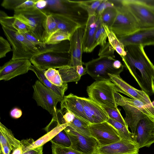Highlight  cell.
<instances>
[{"mask_svg": "<svg viewBox=\"0 0 154 154\" xmlns=\"http://www.w3.org/2000/svg\"><path fill=\"white\" fill-rule=\"evenodd\" d=\"M144 47L139 45L125 46L127 54L122 58L124 66L141 90L151 96L154 94V65L146 55Z\"/></svg>", "mask_w": 154, "mask_h": 154, "instance_id": "6da1fadb", "label": "cell"}, {"mask_svg": "<svg viewBox=\"0 0 154 154\" xmlns=\"http://www.w3.org/2000/svg\"><path fill=\"white\" fill-rule=\"evenodd\" d=\"M14 16L0 17V23L5 35L12 47V60H30L38 54V47L30 42L13 25Z\"/></svg>", "mask_w": 154, "mask_h": 154, "instance_id": "7a4b0ae2", "label": "cell"}, {"mask_svg": "<svg viewBox=\"0 0 154 154\" xmlns=\"http://www.w3.org/2000/svg\"><path fill=\"white\" fill-rule=\"evenodd\" d=\"M115 97L117 106H121L125 111V120L133 134L139 121L145 116L154 119V106L140 101L125 97L116 92Z\"/></svg>", "mask_w": 154, "mask_h": 154, "instance_id": "3957f363", "label": "cell"}, {"mask_svg": "<svg viewBox=\"0 0 154 154\" xmlns=\"http://www.w3.org/2000/svg\"><path fill=\"white\" fill-rule=\"evenodd\" d=\"M45 7L42 9L47 14H58L66 15L85 27L88 15L86 11L75 1L47 0Z\"/></svg>", "mask_w": 154, "mask_h": 154, "instance_id": "277c9868", "label": "cell"}, {"mask_svg": "<svg viewBox=\"0 0 154 154\" xmlns=\"http://www.w3.org/2000/svg\"><path fill=\"white\" fill-rule=\"evenodd\" d=\"M88 98L104 108L116 109L114 84L111 81H96L87 87Z\"/></svg>", "mask_w": 154, "mask_h": 154, "instance_id": "5b68a950", "label": "cell"}, {"mask_svg": "<svg viewBox=\"0 0 154 154\" xmlns=\"http://www.w3.org/2000/svg\"><path fill=\"white\" fill-rule=\"evenodd\" d=\"M13 16L24 22L30 28V32L42 44L47 14L36 6L24 10L14 11Z\"/></svg>", "mask_w": 154, "mask_h": 154, "instance_id": "8992f818", "label": "cell"}, {"mask_svg": "<svg viewBox=\"0 0 154 154\" xmlns=\"http://www.w3.org/2000/svg\"><path fill=\"white\" fill-rule=\"evenodd\" d=\"M116 60L112 57L102 56L83 64L85 66L87 73L96 81H111L108 74L120 75L123 70L116 68Z\"/></svg>", "mask_w": 154, "mask_h": 154, "instance_id": "52a82bcc", "label": "cell"}, {"mask_svg": "<svg viewBox=\"0 0 154 154\" xmlns=\"http://www.w3.org/2000/svg\"><path fill=\"white\" fill-rule=\"evenodd\" d=\"M117 10L116 18L110 29L117 36L131 34L140 29L133 15L119 0H113Z\"/></svg>", "mask_w": 154, "mask_h": 154, "instance_id": "ba28073f", "label": "cell"}, {"mask_svg": "<svg viewBox=\"0 0 154 154\" xmlns=\"http://www.w3.org/2000/svg\"><path fill=\"white\" fill-rule=\"evenodd\" d=\"M32 88L33 98L35 101L38 106L53 115L57 109V104L62 101L64 97L60 96L47 88L39 80L35 81L32 85Z\"/></svg>", "mask_w": 154, "mask_h": 154, "instance_id": "9c48e42d", "label": "cell"}, {"mask_svg": "<svg viewBox=\"0 0 154 154\" xmlns=\"http://www.w3.org/2000/svg\"><path fill=\"white\" fill-rule=\"evenodd\" d=\"M119 1L133 15L140 29L154 27V11L149 4L139 0Z\"/></svg>", "mask_w": 154, "mask_h": 154, "instance_id": "30bf717a", "label": "cell"}, {"mask_svg": "<svg viewBox=\"0 0 154 154\" xmlns=\"http://www.w3.org/2000/svg\"><path fill=\"white\" fill-rule=\"evenodd\" d=\"M70 60L69 53L51 52L35 55L30 60L38 68L46 70L50 68L59 69L68 65Z\"/></svg>", "mask_w": 154, "mask_h": 154, "instance_id": "8fae6325", "label": "cell"}, {"mask_svg": "<svg viewBox=\"0 0 154 154\" xmlns=\"http://www.w3.org/2000/svg\"><path fill=\"white\" fill-rule=\"evenodd\" d=\"M91 137L97 141L98 146L109 145L121 139L117 130L107 122L88 125Z\"/></svg>", "mask_w": 154, "mask_h": 154, "instance_id": "7c38bea8", "label": "cell"}, {"mask_svg": "<svg viewBox=\"0 0 154 154\" xmlns=\"http://www.w3.org/2000/svg\"><path fill=\"white\" fill-rule=\"evenodd\" d=\"M64 130L69 137L71 148L83 154H95L98 146L96 139L82 135L68 126Z\"/></svg>", "mask_w": 154, "mask_h": 154, "instance_id": "4fadbf2b", "label": "cell"}, {"mask_svg": "<svg viewBox=\"0 0 154 154\" xmlns=\"http://www.w3.org/2000/svg\"><path fill=\"white\" fill-rule=\"evenodd\" d=\"M154 119L145 116L138 122L134 134L135 142L139 149L149 147L154 143Z\"/></svg>", "mask_w": 154, "mask_h": 154, "instance_id": "5bb4252c", "label": "cell"}, {"mask_svg": "<svg viewBox=\"0 0 154 154\" xmlns=\"http://www.w3.org/2000/svg\"><path fill=\"white\" fill-rule=\"evenodd\" d=\"M111 81L114 84L116 91L122 93L131 99L139 100L146 104L152 105L149 96L142 90H139L130 85L120 75L108 74Z\"/></svg>", "mask_w": 154, "mask_h": 154, "instance_id": "9a60e30c", "label": "cell"}, {"mask_svg": "<svg viewBox=\"0 0 154 154\" xmlns=\"http://www.w3.org/2000/svg\"><path fill=\"white\" fill-rule=\"evenodd\" d=\"M31 63L29 59L11 60L0 68V80L8 81L27 73L30 70Z\"/></svg>", "mask_w": 154, "mask_h": 154, "instance_id": "2e32d148", "label": "cell"}, {"mask_svg": "<svg viewBox=\"0 0 154 154\" xmlns=\"http://www.w3.org/2000/svg\"><path fill=\"white\" fill-rule=\"evenodd\" d=\"M125 46L139 45L143 46L154 45V27L140 29L131 34L117 36Z\"/></svg>", "mask_w": 154, "mask_h": 154, "instance_id": "e0dca14e", "label": "cell"}, {"mask_svg": "<svg viewBox=\"0 0 154 154\" xmlns=\"http://www.w3.org/2000/svg\"><path fill=\"white\" fill-rule=\"evenodd\" d=\"M90 124L107 122L109 117L104 108L89 98L79 97Z\"/></svg>", "mask_w": 154, "mask_h": 154, "instance_id": "ac0fdd59", "label": "cell"}, {"mask_svg": "<svg viewBox=\"0 0 154 154\" xmlns=\"http://www.w3.org/2000/svg\"><path fill=\"white\" fill-rule=\"evenodd\" d=\"M139 149L136 143L121 139L109 145L98 146L95 154H138Z\"/></svg>", "mask_w": 154, "mask_h": 154, "instance_id": "d6986e66", "label": "cell"}, {"mask_svg": "<svg viewBox=\"0 0 154 154\" xmlns=\"http://www.w3.org/2000/svg\"><path fill=\"white\" fill-rule=\"evenodd\" d=\"M84 28L80 27L71 34L69 40L70 47L69 53L70 60L68 65L74 66L83 65L82 56L83 52V39Z\"/></svg>", "mask_w": 154, "mask_h": 154, "instance_id": "ffe728a7", "label": "cell"}, {"mask_svg": "<svg viewBox=\"0 0 154 154\" xmlns=\"http://www.w3.org/2000/svg\"><path fill=\"white\" fill-rule=\"evenodd\" d=\"M99 17L96 14L88 15L84 28L83 39L84 52L89 53L97 46L95 40V35L98 26Z\"/></svg>", "mask_w": 154, "mask_h": 154, "instance_id": "44dd1931", "label": "cell"}, {"mask_svg": "<svg viewBox=\"0 0 154 154\" xmlns=\"http://www.w3.org/2000/svg\"><path fill=\"white\" fill-rule=\"evenodd\" d=\"M60 107L62 110H65L66 112H70L75 116L90 123L79 97L72 93L64 96L60 102Z\"/></svg>", "mask_w": 154, "mask_h": 154, "instance_id": "7402d4cb", "label": "cell"}, {"mask_svg": "<svg viewBox=\"0 0 154 154\" xmlns=\"http://www.w3.org/2000/svg\"><path fill=\"white\" fill-rule=\"evenodd\" d=\"M58 71L64 82H70L77 83L82 76L87 73L86 69L82 65L72 66L67 65L58 69Z\"/></svg>", "mask_w": 154, "mask_h": 154, "instance_id": "603a6c76", "label": "cell"}, {"mask_svg": "<svg viewBox=\"0 0 154 154\" xmlns=\"http://www.w3.org/2000/svg\"><path fill=\"white\" fill-rule=\"evenodd\" d=\"M7 145L11 151H14L19 148H21V141L16 139L11 130L0 122V147Z\"/></svg>", "mask_w": 154, "mask_h": 154, "instance_id": "cb8c5ba5", "label": "cell"}, {"mask_svg": "<svg viewBox=\"0 0 154 154\" xmlns=\"http://www.w3.org/2000/svg\"><path fill=\"white\" fill-rule=\"evenodd\" d=\"M56 22L59 30L71 34L77 28L82 26L70 17L63 14H51Z\"/></svg>", "mask_w": 154, "mask_h": 154, "instance_id": "d4e9b609", "label": "cell"}, {"mask_svg": "<svg viewBox=\"0 0 154 154\" xmlns=\"http://www.w3.org/2000/svg\"><path fill=\"white\" fill-rule=\"evenodd\" d=\"M30 70L35 73L38 80L44 85L60 96L64 97L65 92L68 89L67 83L61 87L56 86L51 83L45 76L46 70L40 69L33 65H31Z\"/></svg>", "mask_w": 154, "mask_h": 154, "instance_id": "484cf974", "label": "cell"}, {"mask_svg": "<svg viewBox=\"0 0 154 154\" xmlns=\"http://www.w3.org/2000/svg\"><path fill=\"white\" fill-rule=\"evenodd\" d=\"M38 0H4L1 6L14 11L26 9L36 6Z\"/></svg>", "mask_w": 154, "mask_h": 154, "instance_id": "4316f807", "label": "cell"}, {"mask_svg": "<svg viewBox=\"0 0 154 154\" xmlns=\"http://www.w3.org/2000/svg\"><path fill=\"white\" fill-rule=\"evenodd\" d=\"M70 47V42L68 40L55 44H46L45 47H38L39 53L37 55L51 52L69 53Z\"/></svg>", "mask_w": 154, "mask_h": 154, "instance_id": "83f0119b", "label": "cell"}, {"mask_svg": "<svg viewBox=\"0 0 154 154\" xmlns=\"http://www.w3.org/2000/svg\"><path fill=\"white\" fill-rule=\"evenodd\" d=\"M103 25L109 43L121 57L125 56L127 53L124 45L119 41L116 35L107 26L103 24Z\"/></svg>", "mask_w": 154, "mask_h": 154, "instance_id": "f1b7e54d", "label": "cell"}, {"mask_svg": "<svg viewBox=\"0 0 154 154\" xmlns=\"http://www.w3.org/2000/svg\"><path fill=\"white\" fill-rule=\"evenodd\" d=\"M107 122L112 125L117 130L121 139L136 143L134 134L129 131L128 127L109 118Z\"/></svg>", "mask_w": 154, "mask_h": 154, "instance_id": "f546056e", "label": "cell"}, {"mask_svg": "<svg viewBox=\"0 0 154 154\" xmlns=\"http://www.w3.org/2000/svg\"><path fill=\"white\" fill-rule=\"evenodd\" d=\"M59 30L57 23L52 15L47 14L43 35L44 43L46 44L50 38Z\"/></svg>", "mask_w": 154, "mask_h": 154, "instance_id": "4dcf8cb0", "label": "cell"}, {"mask_svg": "<svg viewBox=\"0 0 154 154\" xmlns=\"http://www.w3.org/2000/svg\"><path fill=\"white\" fill-rule=\"evenodd\" d=\"M117 13L115 6L106 9L100 15L103 23L110 29L116 19Z\"/></svg>", "mask_w": 154, "mask_h": 154, "instance_id": "1f68e13d", "label": "cell"}, {"mask_svg": "<svg viewBox=\"0 0 154 154\" xmlns=\"http://www.w3.org/2000/svg\"><path fill=\"white\" fill-rule=\"evenodd\" d=\"M89 124L86 121L75 116L73 121L68 126L82 135L91 137L88 128Z\"/></svg>", "mask_w": 154, "mask_h": 154, "instance_id": "d6a6232c", "label": "cell"}, {"mask_svg": "<svg viewBox=\"0 0 154 154\" xmlns=\"http://www.w3.org/2000/svg\"><path fill=\"white\" fill-rule=\"evenodd\" d=\"M44 74L49 81L55 85L61 87L66 83L63 82L58 70L55 69L50 68L46 70Z\"/></svg>", "mask_w": 154, "mask_h": 154, "instance_id": "836d02e7", "label": "cell"}, {"mask_svg": "<svg viewBox=\"0 0 154 154\" xmlns=\"http://www.w3.org/2000/svg\"><path fill=\"white\" fill-rule=\"evenodd\" d=\"M103 0L75 1L82 8L86 11L88 15L96 14V11Z\"/></svg>", "mask_w": 154, "mask_h": 154, "instance_id": "e575fe53", "label": "cell"}, {"mask_svg": "<svg viewBox=\"0 0 154 154\" xmlns=\"http://www.w3.org/2000/svg\"><path fill=\"white\" fill-rule=\"evenodd\" d=\"M98 16V22L95 35V40L97 45H100L101 47L103 46L106 42V40L107 36L100 16Z\"/></svg>", "mask_w": 154, "mask_h": 154, "instance_id": "d590c367", "label": "cell"}, {"mask_svg": "<svg viewBox=\"0 0 154 154\" xmlns=\"http://www.w3.org/2000/svg\"><path fill=\"white\" fill-rule=\"evenodd\" d=\"M52 154H83L70 147H64L51 140Z\"/></svg>", "mask_w": 154, "mask_h": 154, "instance_id": "8d00e7d4", "label": "cell"}, {"mask_svg": "<svg viewBox=\"0 0 154 154\" xmlns=\"http://www.w3.org/2000/svg\"><path fill=\"white\" fill-rule=\"evenodd\" d=\"M71 35V34L69 33L59 30L50 38L46 44H55L64 40L69 41Z\"/></svg>", "mask_w": 154, "mask_h": 154, "instance_id": "74e56055", "label": "cell"}, {"mask_svg": "<svg viewBox=\"0 0 154 154\" xmlns=\"http://www.w3.org/2000/svg\"><path fill=\"white\" fill-rule=\"evenodd\" d=\"M51 140L64 147H70L71 144L69 137L64 130L59 132Z\"/></svg>", "mask_w": 154, "mask_h": 154, "instance_id": "f35d334b", "label": "cell"}, {"mask_svg": "<svg viewBox=\"0 0 154 154\" xmlns=\"http://www.w3.org/2000/svg\"><path fill=\"white\" fill-rule=\"evenodd\" d=\"M104 108L109 118L121 123L126 127H128L125 119L122 115L120 110L118 108L116 109Z\"/></svg>", "mask_w": 154, "mask_h": 154, "instance_id": "ab89813d", "label": "cell"}, {"mask_svg": "<svg viewBox=\"0 0 154 154\" xmlns=\"http://www.w3.org/2000/svg\"><path fill=\"white\" fill-rule=\"evenodd\" d=\"M115 49L109 43L107 42L103 46L101 47L98 54L99 57L106 56L115 58Z\"/></svg>", "mask_w": 154, "mask_h": 154, "instance_id": "60d3db41", "label": "cell"}, {"mask_svg": "<svg viewBox=\"0 0 154 154\" xmlns=\"http://www.w3.org/2000/svg\"><path fill=\"white\" fill-rule=\"evenodd\" d=\"M9 42L3 37H0V58L5 57L8 52L12 51Z\"/></svg>", "mask_w": 154, "mask_h": 154, "instance_id": "b9f144b4", "label": "cell"}, {"mask_svg": "<svg viewBox=\"0 0 154 154\" xmlns=\"http://www.w3.org/2000/svg\"><path fill=\"white\" fill-rule=\"evenodd\" d=\"M13 25L17 31L21 33H26L31 31L30 28L28 25L14 17Z\"/></svg>", "mask_w": 154, "mask_h": 154, "instance_id": "7bdbcfd3", "label": "cell"}, {"mask_svg": "<svg viewBox=\"0 0 154 154\" xmlns=\"http://www.w3.org/2000/svg\"><path fill=\"white\" fill-rule=\"evenodd\" d=\"M22 34L30 42L37 47H45V45L34 36L30 32Z\"/></svg>", "mask_w": 154, "mask_h": 154, "instance_id": "ee69618b", "label": "cell"}, {"mask_svg": "<svg viewBox=\"0 0 154 154\" xmlns=\"http://www.w3.org/2000/svg\"><path fill=\"white\" fill-rule=\"evenodd\" d=\"M115 6L112 0H103L96 11V14L100 16L102 12L106 8Z\"/></svg>", "mask_w": 154, "mask_h": 154, "instance_id": "f6af8a7d", "label": "cell"}, {"mask_svg": "<svg viewBox=\"0 0 154 154\" xmlns=\"http://www.w3.org/2000/svg\"><path fill=\"white\" fill-rule=\"evenodd\" d=\"M23 154H43V146L28 149L23 146L21 147Z\"/></svg>", "mask_w": 154, "mask_h": 154, "instance_id": "bcb514c9", "label": "cell"}, {"mask_svg": "<svg viewBox=\"0 0 154 154\" xmlns=\"http://www.w3.org/2000/svg\"><path fill=\"white\" fill-rule=\"evenodd\" d=\"M75 116L70 112H66L63 115V119L66 123L69 124L74 120Z\"/></svg>", "mask_w": 154, "mask_h": 154, "instance_id": "7dc6e473", "label": "cell"}, {"mask_svg": "<svg viewBox=\"0 0 154 154\" xmlns=\"http://www.w3.org/2000/svg\"><path fill=\"white\" fill-rule=\"evenodd\" d=\"M21 109L17 107L13 109L10 112V115L13 118L17 119L20 118L22 115Z\"/></svg>", "mask_w": 154, "mask_h": 154, "instance_id": "c3c4849f", "label": "cell"}, {"mask_svg": "<svg viewBox=\"0 0 154 154\" xmlns=\"http://www.w3.org/2000/svg\"><path fill=\"white\" fill-rule=\"evenodd\" d=\"M11 151V149L7 145L0 147V154H10Z\"/></svg>", "mask_w": 154, "mask_h": 154, "instance_id": "681fc988", "label": "cell"}, {"mask_svg": "<svg viewBox=\"0 0 154 154\" xmlns=\"http://www.w3.org/2000/svg\"><path fill=\"white\" fill-rule=\"evenodd\" d=\"M12 154H23V150L22 148H19L13 151Z\"/></svg>", "mask_w": 154, "mask_h": 154, "instance_id": "f907efd6", "label": "cell"}, {"mask_svg": "<svg viewBox=\"0 0 154 154\" xmlns=\"http://www.w3.org/2000/svg\"><path fill=\"white\" fill-rule=\"evenodd\" d=\"M152 8V9L153 11H154V5H150Z\"/></svg>", "mask_w": 154, "mask_h": 154, "instance_id": "816d5d0a", "label": "cell"}, {"mask_svg": "<svg viewBox=\"0 0 154 154\" xmlns=\"http://www.w3.org/2000/svg\"><path fill=\"white\" fill-rule=\"evenodd\" d=\"M152 105L154 106V100L152 102Z\"/></svg>", "mask_w": 154, "mask_h": 154, "instance_id": "f5cc1de1", "label": "cell"}, {"mask_svg": "<svg viewBox=\"0 0 154 154\" xmlns=\"http://www.w3.org/2000/svg\"><path fill=\"white\" fill-rule=\"evenodd\" d=\"M152 134L153 135V136H154V130L152 132Z\"/></svg>", "mask_w": 154, "mask_h": 154, "instance_id": "db71d44e", "label": "cell"}]
</instances>
